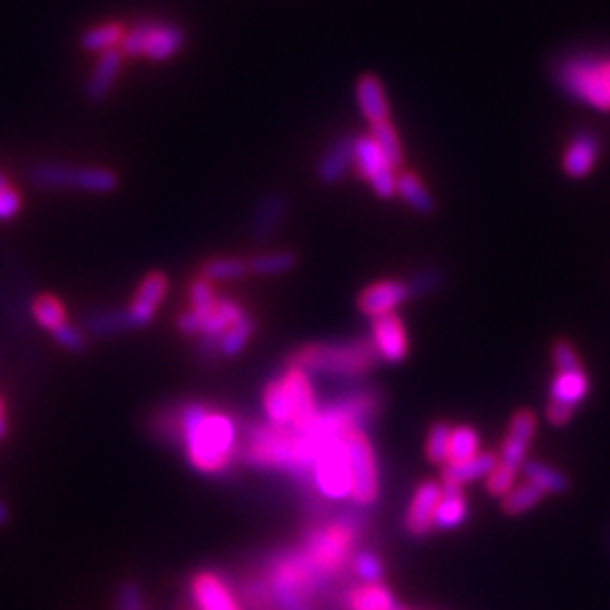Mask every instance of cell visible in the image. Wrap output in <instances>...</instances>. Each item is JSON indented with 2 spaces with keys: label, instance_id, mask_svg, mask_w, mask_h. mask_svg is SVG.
Returning <instances> with one entry per match:
<instances>
[{
  "label": "cell",
  "instance_id": "10",
  "mask_svg": "<svg viewBox=\"0 0 610 610\" xmlns=\"http://www.w3.org/2000/svg\"><path fill=\"white\" fill-rule=\"evenodd\" d=\"M353 170L357 177L369 183L378 197H396V179L400 170L391 165L371 134L353 136Z\"/></svg>",
  "mask_w": 610,
  "mask_h": 610
},
{
  "label": "cell",
  "instance_id": "22",
  "mask_svg": "<svg viewBox=\"0 0 610 610\" xmlns=\"http://www.w3.org/2000/svg\"><path fill=\"white\" fill-rule=\"evenodd\" d=\"M348 168H353V136L337 138L328 147L317 165V177L324 183H339Z\"/></svg>",
  "mask_w": 610,
  "mask_h": 610
},
{
  "label": "cell",
  "instance_id": "12",
  "mask_svg": "<svg viewBox=\"0 0 610 610\" xmlns=\"http://www.w3.org/2000/svg\"><path fill=\"white\" fill-rule=\"evenodd\" d=\"M165 294H168V278L159 272L147 274L141 285H138L132 305L122 310L127 330L150 326L156 317V312L161 308Z\"/></svg>",
  "mask_w": 610,
  "mask_h": 610
},
{
  "label": "cell",
  "instance_id": "4",
  "mask_svg": "<svg viewBox=\"0 0 610 610\" xmlns=\"http://www.w3.org/2000/svg\"><path fill=\"white\" fill-rule=\"evenodd\" d=\"M357 536H360V522L355 518L344 516L330 520L308 531L303 552L324 577H335L351 559Z\"/></svg>",
  "mask_w": 610,
  "mask_h": 610
},
{
  "label": "cell",
  "instance_id": "32",
  "mask_svg": "<svg viewBox=\"0 0 610 610\" xmlns=\"http://www.w3.org/2000/svg\"><path fill=\"white\" fill-rule=\"evenodd\" d=\"M296 267V256L292 251H272L249 260V274L256 276H281Z\"/></svg>",
  "mask_w": 610,
  "mask_h": 610
},
{
  "label": "cell",
  "instance_id": "44",
  "mask_svg": "<svg viewBox=\"0 0 610 610\" xmlns=\"http://www.w3.org/2000/svg\"><path fill=\"white\" fill-rule=\"evenodd\" d=\"M143 595L141 590H138L136 586H127L125 590H122V597H120V610H143Z\"/></svg>",
  "mask_w": 610,
  "mask_h": 610
},
{
  "label": "cell",
  "instance_id": "30",
  "mask_svg": "<svg viewBox=\"0 0 610 610\" xmlns=\"http://www.w3.org/2000/svg\"><path fill=\"white\" fill-rule=\"evenodd\" d=\"M543 498L545 493L534 484H516L507 495H502V513H507V516H520V513L534 509L536 504L543 502Z\"/></svg>",
  "mask_w": 610,
  "mask_h": 610
},
{
  "label": "cell",
  "instance_id": "34",
  "mask_svg": "<svg viewBox=\"0 0 610 610\" xmlns=\"http://www.w3.org/2000/svg\"><path fill=\"white\" fill-rule=\"evenodd\" d=\"M32 315L37 319V324L50 330V333L66 324V310L55 296H37L32 303Z\"/></svg>",
  "mask_w": 610,
  "mask_h": 610
},
{
  "label": "cell",
  "instance_id": "13",
  "mask_svg": "<svg viewBox=\"0 0 610 610\" xmlns=\"http://www.w3.org/2000/svg\"><path fill=\"white\" fill-rule=\"evenodd\" d=\"M369 342L382 362L398 364L409 355V333L398 312L371 319Z\"/></svg>",
  "mask_w": 610,
  "mask_h": 610
},
{
  "label": "cell",
  "instance_id": "3",
  "mask_svg": "<svg viewBox=\"0 0 610 610\" xmlns=\"http://www.w3.org/2000/svg\"><path fill=\"white\" fill-rule=\"evenodd\" d=\"M380 362L369 339H351V342H312L305 344L290 355L287 364L303 369L308 376L333 378H362L376 369Z\"/></svg>",
  "mask_w": 610,
  "mask_h": 610
},
{
  "label": "cell",
  "instance_id": "29",
  "mask_svg": "<svg viewBox=\"0 0 610 610\" xmlns=\"http://www.w3.org/2000/svg\"><path fill=\"white\" fill-rule=\"evenodd\" d=\"M254 333H256V319L251 315H244L238 324L226 330L224 337L217 342V355H222V357L240 355L251 342Z\"/></svg>",
  "mask_w": 610,
  "mask_h": 610
},
{
  "label": "cell",
  "instance_id": "8",
  "mask_svg": "<svg viewBox=\"0 0 610 610\" xmlns=\"http://www.w3.org/2000/svg\"><path fill=\"white\" fill-rule=\"evenodd\" d=\"M321 581L324 574L312 565L303 549L278 556L272 563V590L278 604L287 599L305 601L321 586Z\"/></svg>",
  "mask_w": 610,
  "mask_h": 610
},
{
  "label": "cell",
  "instance_id": "2",
  "mask_svg": "<svg viewBox=\"0 0 610 610\" xmlns=\"http://www.w3.org/2000/svg\"><path fill=\"white\" fill-rule=\"evenodd\" d=\"M319 443L308 432L294 427L260 423L244 434L240 455L249 466L287 470L294 475L310 473Z\"/></svg>",
  "mask_w": 610,
  "mask_h": 610
},
{
  "label": "cell",
  "instance_id": "7",
  "mask_svg": "<svg viewBox=\"0 0 610 610\" xmlns=\"http://www.w3.org/2000/svg\"><path fill=\"white\" fill-rule=\"evenodd\" d=\"M186 46V32L179 25L165 21H141L122 37L120 50L125 57H145L150 61H168Z\"/></svg>",
  "mask_w": 610,
  "mask_h": 610
},
{
  "label": "cell",
  "instance_id": "46",
  "mask_svg": "<svg viewBox=\"0 0 610 610\" xmlns=\"http://www.w3.org/2000/svg\"><path fill=\"white\" fill-rule=\"evenodd\" d=\"M5 520H7V511H5V504L0 502V525H3Z\"/></svg>",
  "mask_w": 610,
  "mask_h": 610
},
{
  "label": "cell",
  "instance_id": "35",
  "mask_svg": "<svg viewBox=\"0 0 610 610\" xmlns=\"http://www.w3.org/2000/svg\"><path fill=\"white\" fill-rule=\"evenodd\" d=\"M516 477H518V468L504 464V461H498V466H495L491 473L486 475V491L495 495V498H502V495H507L513 486H516Z\"/></svg>",
  "mask_w": 610,
  "mask_h": 610
},
{
  "label": "cell",
  "instance_id": "43",
  "mask_svg": "<svg viewBox=\"0 0 610 610\" xmlns=\"http://www.w3.org/2000/svg\"><path fill=\"white\" fill-rule=\"evenodd\" d=\"M574 412H577V409H572V407H568V405L552 403V400H549L547 409H545V416H547V421H549V423L556 425V427H561V425H565V423H570V421H572Z\"/></svg>",
  "mask_w": 610,
  "mask_h": 610
},
{
  "label": "cell",
  "instance_id": "24",
  "mask_svg": "<svg viewBox=\"0 0 610 610\" xmlns=\"http://www.w3.org/2000/svg\"><path fill=\"white\" fill-rule=\"evenodd\" d=\"M348 608L351 610H394L396 597L385 583H362L348 595Z\"/></svg>",
  "mask_w": 610,
  "mask_h": 610
},
{
  "label": "cell",
  "instance_id": "31",
  "mask_svg": "<svg viewBox=\"0 0 610 610\" xmlns=\"http://www.w3.org/2000/svg\"><path fill=\"white\" fill-rule=\"evenodd\" d=\"M369 134L373 141L378 143V147L382 152H385L387 159L391 161L394 168L400 170V165L405 161V152H403V143H400L398 129L394 127V122H378V125H371Z\"/></svg>",
  "mask_w": 610,
  "mask_h": 610
},
{
  "label": "cell",
  "instance_id": "28",
  "mask_svg": "<svg viewBox=\"0 0 610 610\" xmlns=\"http://www.w3.org/2000/svg\"><path fill=\"white\" fill-rule=\"evenodd\" d=\"M249 274V260L235 256H217L206 260L202 267V276L211 283H229Z\"/></svg>",
  "mask_w": 610,
  "mask_h": 610
},
{
  "label": "cell",
  "instance_id": "42",
  "mask_svg": "<svg viewBox=\"0 0 610 610\" xmlns=\"http://www.w3.org/2000/svg\"><path fill=\"white\" fill-rule=\"evenodd\" d=\"M437 281H439V276L434 269H423V272H418L409 278L407 285H409V290H412V296H416V294L432 292L434 287H437Z\"/></svg>",
  "mask_w": 610,
  "mask_h": 610
},
{
  "label": "cell",
  "instance_id": "48",
  "mask_svg": "<svg viewBox=\"0 0 610 610\" xmlns=\"http://www.w3.org/2000/svg\"><path fill=\"white\" fill-rule=\"evenodd\" d=\"M394 610H403V608H394Z\"/></svg>",
  "mask_w": 610,
  "mask_h": 610
},
{
  "label": "cell",
  "instance_id": "21",
  "mask_svg": "<svg viewBox=\"0 0 610 610\" xmlns=\"http://www.w3.org/2000/svg\"><path fill=\"white\" fill-rule=\"evenodd\" d=\"M466 518H468V498L464 488L441 484V500L437 507V516H434V529L441 531L457 529L464 525Z\"/></svg>",
  "mask_w": 610,
  "mask_h": 610
},
{
  "label": "cell",
  "instance_id": "33",
  "mask_svg": "<svg viewBox=\"0 0 610 610\" xmlns=\"http://www.w3.org/2000/svg\"><path fill=\"white\" fill-rule=\"evenodd\" d=\"M450 434H452V425L446 421H437L430 427V432H427L425 457L427 461H432L434 466H446Z\"/></svg>",
  "mask_w": 610,
  "mask_h": 610
},
{
  "label": "cell",
  "instance_id": "26",
  "mask_svg": "<svg viewBox=\"0 0 610 610\" xmlns=\"http://www.w3.org/2000/svg\"><path fill=\"white\" fill-rule=\"evenodd\" d=\"M125 32L127 30L122 28L120 23L93 25V28L84 30L80 34V48L86 52H98V55H102V52H107V50L120 48Z\"/></svg>",
  "mask_w": 610,
  "mask_h": 610
},
{
  "label": "cell",
  "instance_id": "14",
  "mask_svg": "<svg viewBox=\"0 0 610 610\" xmlns=\"http://www.w3.org/2000/svg\"><path fill=\"white\" fill-rule=\"evenodd\" d=\"M441 500V484L423 482L416 488L405 511V531L414 538H425L434 529V516Z\"/></svg>",
  "mask_w": 610,
  "mask_h": 610
},
{
  "label": "cell",
  "instance_id": "23",
  "mask_svg": "<svg viewBox=\"0 0 610 610\" xmlns=\"http://www.w3.org/2000/svg\"><path fill=\"white\" fill-rule=\"evenodd\" d=\"M396 195L403 199V202L414 208L416 213H432L434 208V199L430 195V190H427L425 183L421 181L416 172L412 170H400L398 179H396Z\"/></svg>",
  "mask_w": 610,
  "mask_h": 610
},
{
  "label": "cell",
  "instance_id": "40",
  "mask_svg": "<svg viewBox=\"0 0 610 610\" xmlns=\"http://www.w3.org/2000/svg\"><path fill=\"white\" fill-rule=\"evenodd\" d=\"M552 362L554 369H572V366L581 364V357L568 339H559V342H554L552 346Z\"/></svg>",
  "mask_w": 610,
  "mask_h": 610
},
{
  "label": "cell",
  "instance_id": "15",
  "mask_svg": "<svg viewBox=\"0 0 610 610\" xmlns=\"http://www.w3.org/2000/svg\"><path fill=\"white\" fill-rule=\"evenodd\" d=\"M190 597H193L197 610H240L229 583L211 570L197 572L190 579Z\"/></svg>",
  "mask_w": 610,
  "mask_h": 610
},
{
  "label": "cell",
  "instance_id": "6",
  "mask_svg": "<svg viewBox=\"0 0 610 610\" xmlns=\"http://www.w3.org/2000/svg\"><path fill=\"white\" fill-rule=\"evenodd\" d=\"M312 482L324 498L333 502L351 500L353 495V468L348 459L344 437L319 443L315 461L310 468Z\"/></svg>",
  "mask_w": 610,
  "mask_h": 610
},
{
  "label": "cell",
  "instance_id": "36",
  "mask_svg": "<svg viewBox=\"0 0 610 610\" xmlns=\"http://www.w3.org/2000/svg\"><path fill=\"white\" fill-rule=\"evenodd\" d=\"M353 572L362 579V583H378L382 581V574H385V565H382L378 554L362 549V552L353 556Z\"/></svg>",
  "mask_w": 610,
  "mask_h": 610
},
{
  "label": "cell",
  "instance_id": "25",
  "mask_svg": "<svg viewBox=\"0 0 610 610\" xmlns=\"http://www.w3.org/2000/svg\"><path fill=\"white\" fill-rule=\"evenodd\" d=\"M479 448H482V441H479V434L473 425H452L446 466L466 464V461L479 455Z\"/></svg>",
  "mask_w": 610,
  "mask_h": 610
},
{
  "label": "cell",
  "instance_id": "11",
  "mask_svg": "<svg viewBox=\"0 0 610 610\" xmlns=\"http://www.w3.org/2000/svg\"><path fill=\"white\" fill-rule=\"evenodd\" d=\"M409 299H412V290H409L407 281L382 278V281L364 287L360 296H357V308L369 319H378L385 315H394L400 305H405Z\"/></svg>",
  "mask_w": 610,
  "mask_h": 610
},
{
  "label": "cell",
  "instance_id": "20",
  "mask_svg": "<svg viewBox=\"0 0 610 610\" xmlns=\"http://www.w3.org/2000/svg\"><path fill=\"white\" fill-rule=\"evenodd\" d=\"M500 457L493 452H479L475 459L466 461V464L457 466H443L441 470V482L443 486H459L464 488L466 484H473L477 479H486V475L498 466Z\"/></svg>",
  "mask_w": 610,
  "mask_h": 610
},
{
  "label": "cell",
  "instance_id": "41",
  "mask_svg": "<svg viewBox=\"0 0 610 610\" xmlns=\"http://www.w3.org/2000/svg\"><path fill=\"white\" fill-rule=\"evenodd\" d=\"M21 211V195L12 186L0 190V222L12 220Z\"/></svg>",
  "mask_w": 610,
  "mask_h": 610
},
{
  "label": "cell",
  "instance_id": "38",
  "mask_svg": "<svg viewBox=\"0 0 610 610\" xmlns=\"http://www.w3.org/2000/svg\"><path fill=\"white\" fill-rule=\"evenodd\" d=\"M283 213H285V199L278 197V195L267 197L265 202L258 206V213H256V220H254V229L258 233H269L276 226V222L281 220Z\"/></svg>",
  "mask_w": 610,
  "mask_h": 610
},
{
  "label": "cell",
  "instance_id": "18",
  "mask_svg": "<svg viewBox=\"0 0 610 610\" xmlns=\"http://www.w3.org/2000/svg\"><path fill=\"white\" fill-rule=\"evenodd\" d=\"M355 100H357V109H360L364 120L369 122V127L378 125V122L391 120L387 91L376 75H362L360 80H357Z\"/></svg>",
  "mask_w": 610,
  "mask_h": 610
},
{
  "label": "cell",
  "instance_id": "19",
  "mask_svg": "<svg viewBox=\"0 0 610 610\" xmlns=\"http://www.w3.org/2000/svg\"><path fill=\"white\" fill-rule=\"evenodd\" d=\"M122 59H125V55H122L120 48L102 52L98 61H95L93 73L89 75V80H86V84H84L86 100L102 102L109 98V93L113 91V84H116L118 75L122 71Z\"/></svg>",
  "mask_w": 610,
  "mask_h": 610
},
{
  "label": "cell",
  "instance_id": "27",
  "mask_svg": "<svg viewBox=\"0 0 610 610\" xmlns=\"http://www.w3.org/2000/svg\"><path fill=\"white\" fill-rule=\"evenodd\" d=\"M522 473H525V479L529 484L540 488L545 495L547 493H565L570 488V479L565 477L561 470L538 464V461H525V464H522Z\"/></svg>",
  "mask_w": 610,
  "mask_h": 610
},
{
  "label": "cell",
  "instance_id": "16",
  "mask_svg": "<svg viewBox=\"0 0 610 610\" xmlns=\"http://www.w3.org/2000/svg\"><path fill=\"white\" fill-rule=\"evenodd\" d=\"M599 154H601L599 136L595 132H590V129H583V132L574 134L568 145H565L561 156L563 172L568 174L570 179H586L588 174L595 170Z\"/></svg>",
  "mask_w": 610,
  "mask_h": 610
},
{
  "label": "cell",
  "instance_id": "5",
  "mask_svg": "<svg viewBox=\"0 0 610 610\" xmlns=\"http://www.w3.org/2000/svg\"><path fill=\"white\" fill-rule=\"evenodd\" d=\"M34 186L48 190H80V193L107 195L118 188V174L95 165L37 163L30 170Z\"/></svg>",
  "mask_w": 610,
  "mask_h": 610
},
{
  "label": "cell",
  "instance_id": "17",
  "mask_svg": "<svg viewBox=\"0 0 610 610\" xmlns=\"http://www.w3.org/2000/svg\"><path fill=\"white\" fill-rule=\"evenodd\" d=\"M590 394V378L583 364L572 369H556V376L549 382V400L559 405L577 409Z\"/></svg>",
  "mask_w": 610,
  "mask_h": 610
},
{
  "label": "cell",
  "instance_id": "45",
  "mask_svg": "<svg viewBox=\"0 0 610 610\" xmlns=\"http://www.w3.org/2000/svg\"><path fill=\"white\" fill-rule=\"evenodd\" d=\"M7 434V423H5V414H3V400H0V439H3Z\"/></svg>",
  "mask_w": 610,
  "mask_h": 610
},
{
  "label": "cell",
  "instance_id": "39",
  "mask_svg": "<svg viewBox=\"0 0 610 610\" xmlns=\"http://www.w3.org/2000/svg\"><path fill=\"white\" fill-rule=\"evenodd\" d=\"M52 337H55V342L61 348H66V351L80 353V351H84V348H86L84 333H82L80 328H75V326L68 324V321H66L64 326H59L57 330H52Z\"/></svg>",
  "mask_w": 610,
  "mask_h": 610
},
{
  "label": "cell",
  "instance_id": "37",
  "mask_svg": "<svg viewBox=\"0 0 610 610\" xmlns=\"http://www.w3.org/2000/svg\"><path fill=\"white\" fill-rule=\"evenodd\" d=\"M536 430H538V416L531 412V409H518V412L513 414L509 421L507 437L516 439L520 443H527L529 446V443L536 437Z\"/></svg>",
  "mask_w": 610,
  "mask_h": 610
},
{
  "label": "cell",
  "instance_id": "1",
  "mask_svg": "<svg viewBox=\"0 0 610 610\" xmlns=\"http://www.w3.org/2000/svg\"><path fill=\"white\" fill-rule=\"evenodd\" d=\"M161 430L177 441L197 473L222 475L240 455V430L224 409L206 403H183L163 416Z\"/></svg>",
  "mask_w": 610,
  "mask_h": 610
},
{
  "label": "cell",
  "instance_id": "9",
  "mask_svg": "<svg viewBox=\"0 0 610 610\" xmlns=\"http://www.w3.org/2000/svg\"><path fill=\"white\" fill-rule=\"evenodd\" d=\"M344 443L348 450L353 468V495L351 500L360 507H369L380 495V475H378V457L376 448L362 427L348 430L344 434Z\"/></svg>",
  "mask_w": 610,
  "mask_h": 610
},
{
  "label": "cell",
  "instance_id": "47",
  "mask_svg": "<svg viewBox=\"0 0 610 610\" xmlns=\"http://www.w3.org/2000/svg\"><path fill=\"white\" fill-rule=\"evenodd\" d=\"M7 186H10V181H7V177H5V174H3V172H0V190H3V188H7Z\"/></svg>",
  "mask_w": 610,
  "mask_h": 610
}]
</instances>
